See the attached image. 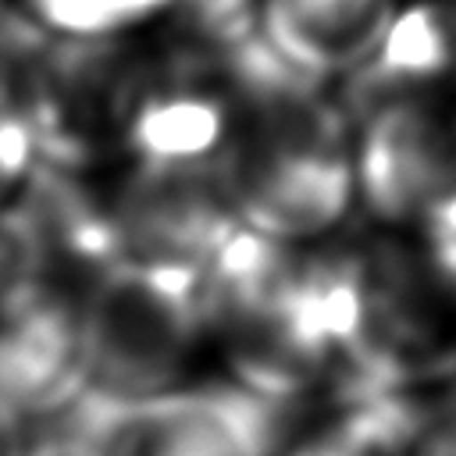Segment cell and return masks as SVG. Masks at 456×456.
Instances as JSON below:
<instances>
[{
	"label": "cell",
	"instance_id": "obj_10",
	"mask_svg": "<svg viewBox=\"0 0 456 456\" xmlns=\"http://www.w3.org/2000/svg\"><path fill=\"white\" fill-rule=\"evenodd\" d=\"M435 406L420 392H374L335 403L321 424L289 438L281 456H413Z\"/></svg>",
	"mask_w": 456,
	"mask_h": 456
},
{
	"label": "cell",
	"instance_id": "obj_7",
	"mask_svg": "<svg viewBox=\"0 0 456 456\" xmlns=\"http://www.w3.org/2000/svg\"><path fill=\"white\" fill-rule=\"evenodd\" d=\"M86 392L82 285H57L0 317V399L32 428L61 420Z\"/></svg>",
	"mask_w": 456,
	"mask_h": 456
},
{
	"label": "cell",
	"instance_id": "obj_6",
	"mask_svg": "<svg viewBox=\"0 0 456 456\" xmlns=\"http://www.w3.org/2000/svg\"><path fill=\"white\" fill-rule=\"evenodd\" d=\"M356 207L385 232L413 228L456 185V103L438 93L392 96L353 121Z\"/></svg>",
	"mask_w": 456,
	"mask_h": 456
},
{
	"label": "cell",
	"instance_id": "obj_8",
	"mask_svg": "<svg viewBox=\"0 0 456 456\" xmlns=\"http://www.w3.org/2000/svg\"><path fill=\"white\" fill-rule=\"evenodd\" d=\"M456 75V4L445 0H403L374 53L338 78V107L349 125L370 107L406 96L438 93Z\"/></svg>",
	"mask_w": 456,
	"mask_h": 456
},
{
	"label": "cell",
	"instance_id": "obj_16",
	"mask_svg": "<svg viewBox=\"0 0 456 456\" xmlns=\"http://www.w3.org/2000/svg\"><path fill=\"white\" fill-rule=\"evenodd\" d=\"M36 428L0 399V456H28Z\"/></svg>",
	"mask_w": 456,
	"mask_h": 456
},
{
	"label": "cell",
	"instance_id": "obj_2",
	"mask_svg": "<svg viewBox=\"0 0 456 456\" xmlns=\"http://www.w3.org/2000/svg\"><path fill=\"white\" fill-rule=\"evenodd\" d=\"M82 349L78 403H139L200 381L210 356L200 271L107 264L82 285Z\"/></svg>",
	"mask_w": 456,
	"mask_h": 456
},
{
	"label": "cell",
	"instance_id": "obj_13",
	"mask_svg": "<svg viewBox=\"0 0 456 456\" xmlns=\"http://www.w3.org/2000/svg\"><path fill=\"white\" fill-rule=\"evenodd\" d=\"M50 32L39 28L21 7L0 21V110H18L28 71L46 46Z\"/></svg>",
	"mask_w": 456,
	"mask_h": 456
},
{
	"label": "cell",
	"instance_id": "obj_15",
	"mask_svg": "<svg viewBox=\"0 0 456 456\" xmlns=\"http://www.w3.org/2000/svg\"><path fill=\"white\" fill-rule=\"evenodd\" d=\"M413 456H456V406L431 417L428 431L420 435V445Z\"/></svg>",
	"mask_w": 456,
	"mask_h": 456
},
{
	"label": "cell",
	"instance_id": "obj_9",
	"mask_svg": "<svg viewBox=\"0 0 456 456\" xmlns=\"http://www.w3.org/2000/svg\"><path fill=\"white\" fill-rule=\"evenodd\" d=\"M403 0H260V36L299 71L338 82L360 68Z\"/></svg>",
	"mask_w": 456,
	"mask_h": 456
},
{
	"label": "cell",
	"instance_id": "obj_12",
	"mask_svg": "<svg viewBox=\"0 0 456 456\" xmlns=\"http://www.w3.org/2000/svg\"><path fill=\"white\" fill-rule=\"evenodd\" d=\"M50 36H132L175 7V0H14Z\"/></svg>",
	"mask_w": 456,
	"mask_h": 456
},
{
	"label": "cell",
	"instance_id": "obj_14",
	"mask_svg": "<svg viewBox=\"0 0 456 456\" xmlns=\"http://www.w3.org/2000/svg\"><path fill=\"white\" fill-rule=\"evenodd\" d=\"M39 167V153L21 110H0V203L25 192Z\"/></svg>",
	"mask_w": 456,
	"mask_h": 456
},
{
	"label": "cell",
	"instance_id": "obj_17",
	"mask_svg": "<svg viewBox=\"0 0 456 456\" xmlns=\"http://www.w3.org/2000/svg\"><path fill=\"white\" fill-rule=\"evenodd\" d=\"M14 7H18V4H14V0H0V21H4V18H7V14H11V11H14Z\"/></svg>",
	"mask_w": 456,
	"mask_h": 456
},
{
	"label": "cell",
	"instance_id": "obj_11",
	"mask_svg": "<svg viewBox=\"0 0 456 456\" xmlns=\"http://www.w3.org/2000/svg\"><path fill=\"white\" fill-rule=\"evenodd\" d=\"M57 285H82V281L68 271L43 214L25 192L4 200L0 203V317L39 299Z\"/></svg>",
	"mask_w": 456,
	"mask_h": 456
},
{
	"label": "cell",
	"instance_id": "obj_1",
	"mask_svg": "<svg viewBox=\"0 0 456 456\" xmlns=\"http://www.w3.org/2000/svg\"><path fill=\"white\" fill-rule=\"evenodd\" d=\"M232 132L217 171L239 221L271 239L310 246L356 207L353 125L328 82L299 71L256 32L221 57Z\"/></svg>",
	"mask_w": 456,
	"mask_h": 456
},
{
	"label": "cell",
	"instance_id": "obj_3",
	"mask_svg": "<svg viewBox=\"0 0 456 456\" xmlns=\"http://www.w3.org/2000/svg\"><path fill=\"white\" fill-rule=\"evenodd\" d=\"M153 75L157 43H142L139 32L50 36L18 103L39 164L75 175H103L121 164L128 125Z\"/></svg>",
	"mask_w": 456,
	"mask_h": 456
},
{
	"label": "cell",
	"instance_id": "obj_4",
	"mask_svg": "<svg viewBox=\"0 0 456 456\" xmlns=\"http://www.w3.org/2000/svg\"><path fill=\"white\" fill-rule=\"evenodd\" d=\"M89 456H281L292 406L235 381H192L139 403H75L61 420Z\"/></svg>",
	"mask_w": 456,
	"mask_h": 456
},
{
	"label": "cell",
	"instance_id": "obj_5",
	"mask_svg": "<svg viewBox=\"0 0 456 456\" xmlns=\"http://www.w3.org/2000/svg\"><path fill=\"white\" fill-rule=\"evenodd\" d=\"M100 182L121 260L203 271L242 224L217 164L121 160Z\"/></svg>",
	"mask_w": 456,
	"mask_h": 456
}]
</instances>
